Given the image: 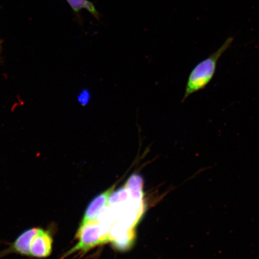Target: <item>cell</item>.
Returning <instances> with one entry per match:
<instances>
[{
  "mask_svg": "<svg viewBox=\"0 0 259 259\" xmlns=\"http://www.w3.org/2000/svg\"><path fill=\"white\" fill-rule=\"evenodd\" d=\"M234 40V38L232 37L227 38L218 51L200 61L191 71L187 81L182 102L185 101L193 94L205 89L211 82L214 77L220 58L231 46Z\"/></svg>",
  "mask_w": 259,
  "mask_h": 259,
  "instance_id": "6da1fadb",
  "label": "cell"
},
{
  "mask_svg": "<svg viewBox=\"0 0 259 259\" xmlns=\"http://www.w3.org/2000/svg\"><path fill=\"white\" fill-rule=\"evenodd\" d=\"M130 198V194L127 188L122 187L121 189L113 192L109 197L108 205L111 206H117L123 205Z\"/></svg>",
  "mask_w": 259,
  "mask_h": 259,
  "instance_id": "ba28073f",
  "label": "cell"
},
{
  "mask_svg": "<svg viewBox=\"0 0 259 259\" xmlns=\"http://www.w3.org/2000/svg\"><path fill=\"white\" fill-rule=\"evenodd\" d=\"M75 238L78 241L77 244L64 253L61 259L66 258L77 252L84 253L98 246L111 242L109 233L106 231L104 226L96 221L79 226Z\"/></svg>",
  "mask_w": 259,
  "mask_h": 259,
  "instance_id": "7a4b0ae2",
  "label": "cell"
},
{
  "mask_svg": "<svg viewBox=\"0 0 259 259\" xmlns=\"http://www.w3.org/2000/svg\"><path fill=\"white\" fill-rule=\"evenodd\" d=\"M144 179L139 174H132L125 186L127 188L135 211L142 215L144 212Z\"/></svg>",
  "mask_w": 259,
  "mask_h": 259,
  "instance_id": "5b68a950",
  "label": "cell"
},
{
  "mask_svg": "<svg viewBox=\"0 0 259 259\" xmlns=\"http://www.w3.org/2000/svg\"><path fill=\"white\" fill-rule=\"evenodd\" d=\"M54 238L50 230L38 228L32 237L30 247V257L47 258L53 251Z\"/></svg>",
  "mask_w": 259,
  "mask_h": 259,
  "instance_id": "3957f363",
  "label": "cell"
},
{
  "mask_svg": "<svg viewBox=\"0 0 259 259\" xmlns=\"http://www.w3.org/2000/svg\"><path fill=\"white\" fill-rule=\"evenodd\" d=\"M92 98V95L89 90L85 89L81 91L79 95L77 96V101L82 106H86L89 104Z\"/></svg>",
  "mask_w": 259,
  "mask_h": 259,
  "instance_id": "30bf717a",
  "label": "cell"
},
{
  "mask_svg": "<svg viewBox=\"0 0 259 259\" xmlns=\"http://www.w3.org/2000/svg\"><path fill=\"white\" fill-rule=\"evenodd\" d=\"M66 2L74 12L77 13L85 9L96 17L99 16L95 6L89 0H66Z\"/></svg>",
  "mask_w": 259,
  "mask_h": 259,
  "instance_id": "9c48e42d",
  "label": "cell"
},
{
  "mask_svg": "<svg viewBox=\"0 0 259 259\" xmlns=\"http://www.w3.org/2000/svg\"><path fill=\"white\" fill-rule=\"evenodd\" d=\"M38 227L25 230L16 238L15 241L10 245V247L0 252V258L5 255L15 253L30 257V247L32 237L37 231Z\"/></svg>",
  "mask_w": 259,
  "mask_h": 259,
  "instance_id": "277c9868",
  "label": "cell"
},
{
  "mask_svg": "<svg viewBox=\"0 0 259 259\" xmlns=\"http://www.w3.org/2000/svg\"><path fill=\"white\" fill-rule=\"evenodd\" d=\"M115 185L110 187L104 192L100 193L87 206L83 218L81 220L80 226H83L87 223L96 221V219L101 213L102 210L108 204L110 196L115 189Z\"/></svg>",
  "mask_w": 259,
  "mask_h": 259,
  "instance_id": "8992f818",
  "label": "cell"
},
{
  "mask_svg": "<svg viewBox=\"0 0 259 259\" xmlns=\"http://www.w3.org/2000/svg\"><path fill=\"white\" fill-rule=\"evenodd\" d=\"M111 242L113 247L119 251H127L134 244L135 231L134 228L126 229L118 228L115 231L110 233Z\"/></svg>",
  "mask_w": 259,
  "mask_h": 259,
  "instance_id": "52a82bcc",
  "label": "cell"
}]
</instances>
